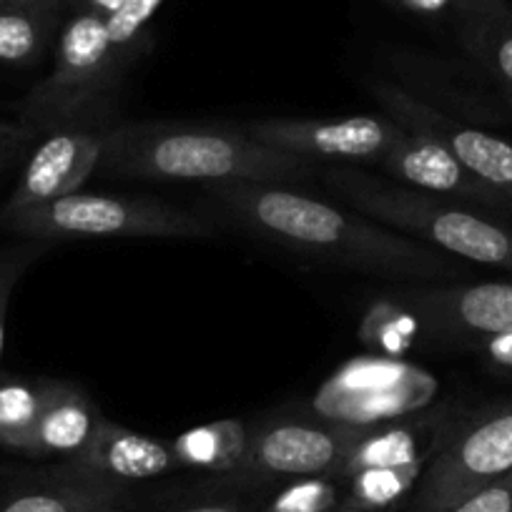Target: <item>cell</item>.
<instances>
[{
    "label": "cell",
    "instance_id": "17",
    "mask_svg": "<svg viewBox=\"0 0 512 512\" xmlns=\"http://www.w3.org/2000/svg\"><path fill=\"white\" fill-rule=\"evenodd\" d=\"M41 384V415L36 427L38 457L71 460L91 442L103 415L96 402L63 379H38Z\"/></svg>",
    "mask_w": 512,
    "mask_h": 512
},
{
    "label": "cell",
    "instance_id": "27",
    "mask_svg": "<svg viewBox=\"0 0 512 512\" xmlns=\"http://www.w3.org/2000/svg\"><path fill=\"white\" fill-rule=\"evenodd\" d=\"M38 136L23 121H0V171L8 169Z\"/></svg>",
    "mask_w": 512,
    "mask_h": 512
},
{
    "label": "cell",
    "instance_id": "7",
    "mask_svg": "<svg viewBox=\"0 0 512 512\" xmlns=\"http://www.w3.org/2000/svg\"><path fill=\"white\" fill-rule=\"evenodd\" d=\"M507 472H512V400L462 412L450 440L427 462L410 512H445Z\"/></svg>",
    "mask_w": 512,
    "mask_h": 512
},
{
    "label": "cell",
    "instance_id": "31",
    "mask_svg": "<svg viewBox=\"0 0 512 512\" xmlns=\"http://www.w3.org/2000/svg\"><path fill=\"white\" fill-rule=\"evenodd\" d=\"M76 11H86V13H96V16L108 18L123 8L128 0H68Z\"/></svg>",
    "mask_w": 512,
    "mask_h": 512
},
{
    "label": "cell",
    "instance_id": "32",
    "mask_svg": "<svg viewBox=\"0 0 512 512\" xmlns=\"http://www.w3.org/2000/svg\"><path fill=\"white\" fill-rule=\"evenodd\" d=\"M174 512H249V507H244L236 500H204L194 502V505H186Z\"/></svg>",
    "mask_w": 512,
    "mask_h": 512
},
{
    "label": "cell",
    "instance_id": "29",
    "mask_svg": "<svg viewBox=\"0 0 512 512\" xmlns=\"http://www.w3.org/2000/svg\"><path fill=\"white\" fill-rule=\"evenodd\" d=\"M510 0H457V16L460 18H500L510 16Z\"/></svg>",
    "mask_w": 512,
    "mask_h": 512
},
{
    "label": "cell",
    "instance_id": "2",
    "mask_svg": "<svg viewBox=\"0 0 512 512\" xmlns=\"http://www.w3.org/2000/svg\"><path fill=\"white\" fill-rule=\"evenodd\" d=\"M317 164L264 146L244 128L186 123H123L103 136L98 174L141 181L201 184H294L307 181Z\"/></svg>",
    "mask_w": 512,
    "mask_h": 512
},
{
    "label": "cell",
    "instance_id": "15",
    "mask_svg": "<svg viewBox=\"0 0 512 512\" xmlns=\"http://www.w3.org/2000/svg\"><path fill=\"white\" fill-rule=\"evenodd\" d=\"M63 462L126 487L131 482L156 480V477L181 470L171 442L128 430V427L106 420V417L93 432L91 442L76 457Z\"/></svg>",
    "mask_w": 512,
    "mask_h": 512
},
{
    "label": "cell",
    "instance_id": "28",
    "mask_svg": "<svg viewBox=\"0 0 512 512\" xmlns=\"http://www.w3.org/2000/svg\"><path fill=\"white\" fill-rule=\"evenodd\" d=\"M477 347H480L482 359H485L492 372L505 374V377L512 379V332L485 339Z\"/></svg>",
    "mask_w": 512,
    "mask_h": 512
},
{
    "label": "cell",
    "instance_id": "25",
    "mask_svg": "<svg viewBox=\"0 0 512 512\" xmlns=\"http://www.w3.org/2000/svg\"><path fill=\"white\" fill-rule=\"evenodd\" d=\"M51 241L26 239L21 244H11L0 249V359H3V347H6V324H8V307H11L13 292L23 274L46 254Z\"/></svg>",
    "mask_w": 512,
    "mask_h": 512
},
{
    "label": "cell",
    "instance_id": "21",
    "mask_svg": "<svg viewBox=\"0 0 512 512\" xmlns=\"http://www.w3.org/2000/svg\"><path fill=\"white\" fill-rule=\"evenodd\" d=\"M41 415V384L0 377V447L38 457L36 427Z\"/></svg>",
    "mask_w": 512,
    "mask_h": 512
},
{
    "label": "cell",
    "instance_id": "10",
    "mask_svg": "<svg viewBox=\"0 0 512 512\" xmlns=\"http://www.w3.org/2000/svg\"><path fill=\"white\" fill-rule=\"evenodd\" d=\"M372 91L382 103L384 113L395 118L410 134L430 136L455 154L465 169L492 191L505 196L512 204V141L505 136L490 134L477 126L457 121L447 113L437 111L430 103L420 101L397 83L374 81Z\"/></svg>",
    "mask_w": 512,
    "mask_h": 512
},
{
    "label": "cell",
    "instance_id": "26",
    "mask_svg": "<svg viewBox=\"0 0 512 512\" xmlns=\"http://www.w3.org/2000/svg\"><path fill=\"white\" fill-rule=\"evenodd\" d=\"M445 512H512V472L485 482Z\"/></svg>",
    "mask_w": 512,
    "mask_h": 512
},
{
    "label": "cell",
    "instance_id": "1",
    "mask_svg": "<svg viewBox=\"0 0 512 512\" xmlns=\"http://www.w3.org/2000/svg\"><path fill=\"white\" fill-rule=\"evenodd\" d=\"M209 194L246 231L309 259L405 282L455 274L432 246L284 184H216Z\"/></svg>",
    "mask_w": 512,
    "mask_h": 512
},
{
    "label": "cell",
    "instance_id": "19",
    "mask_svg": "<svg viewBox=\"0 0 512 512\" xmlns=\"http://www.w3.org/2000/svg\"><path fill=\"white\" fill-rule=\"evenodd\" d=\"M425 334L420 319L392 294L372 299L359 322V342L372 354L405 359Z\"/></svg>",
    "mask_w": 512,
    "mask_h": 512
},
{
    "label": "cell",
    "instance_id": "4",
    "mask_svg": "<svg viewBox=\"0 0 512 512\" xmlns=\"http://www.w3.org/2000/svg\"><path fill=\"white\" fill-rule=\"evenodd\" d=\"M136 56L113 48L106 18L76 11L58 36L56 63L21 103V121L36 136L76 121H106Z\"/></svg>",
    "mask_w": 512,
    "mask_h": 512
},
{
    "label": "cell",
    "instance_id": "12",
    "mask_svg": "<svg viewBox=\"0 0 512 512\" xmlns=\"http://www.w3.org/2000/svg\"><path fill=\"white\" fill-rule=\"evenodd\" d=\"M420 319L430 337L485 342L512 332V282L450 284L392 292Z\"/></svg>",
    "mask_w": 512,
    "mask_h": 512
},
{
    "label": "cell",
    "instance_id": "5",
    "mask_svg": "<svg viewBox=\"0 0 512 512\" xmlns=\"http://www.w3.org/2000/svg\"><path fill=\"white\" fill-rule=\"evenodd\" d=\"M0 224L23 239H209L204 216L154 199L73 191L43 206L3 216Z\"/></svg>",
    "mask_w": 512,
    "mask_h": 512
},
{
    "label": "cell",
    "instance_id": "13",
    "mask_svg": "<svg viewBox=\"0 0 512 512\" xmlns=\"http://www.w3.org/2000/svg\"><path fill=\"white\" fill-rule=\"evenodd\" d=\"M379 166L397 184H405L410 189L460 201V204L472 206V209L480 206V209L492 211V214H510L512 211V204L505 196L492 191L485 181H480L470 169H465L447 146L430 139V136L407 131L384 154Z\"/></svg>",
    "mask_w": 512,
    "mask_h": 512
},
{
    "label": "cell",
    "instance_id": "6",
    "mask_svg": "<svg viewBox=\"0 0 512 512\" xmlns=\"http://www.w3.org/2000/svg\"><path fill=\"white\" fill-rule=\"evenodd\" d=\"M440 379L407 359L362 354L339 364L312 397L319 420L344 427H372L435 405Z\"/></svg>",
    "mask_w": 512,
    "mask_h": 512
},
{
    "label": "cell",
    "instance_id": "3",
    "mask_svg": "<svg viewBox=\"0 0 512 512\" xmlns=\"http://www.w3.org/2000/svg\"><path fill=\"white\" fill-rule=\"evenodd\" d=\"M324 181L357 214L387 229L410 234L457 259L512 272V226L497 216L405 184H390L352 166L327 169Z\"/></svg>",
    "mask_w": 512,
    "mask_h": 512
},
{
    "label": "cell",
    "instance_id": "9",
    "mask_svg": "<svg viewBox=\"0 0 512 512\" xmlns=\"http://www.w3.org/2000/svg\"><path fill=\"white\" fill-rule=\"evenodd\" d=\"M254 141L309 161L377 164L407 134L387 113L344 118H264L244 126Z\"/></svg>",
    "mask_w": 512,
    "mask_h": 512
},
{
    "label": "cell",
    "instance_id": "16",
    "mask_svg": "<svg viewBox=\"0 0 512 512\" xmlns=\"http://www.w3.org/2000/svg\"><path fill=\"white\" fill-rule=\"evenodd\" d=\"M128 487L61 462L0 495V512H121Z\"/></svg>",
    "mask_w": 512,
    "mask_h": 512
},
{
    "label": "cell",
    "instance_id": "23",
    "mask_svg": "<svg viewBox=\"0 0 512 512\" xmlns=\"http://www.w3.org/2000/svg\"><path fill=\"white\" fill-rule=\"evenodd\" d=\"M347 497L344 475H312L287 480L262 512H342Z\"/></svg>",
    "mask_w": 512,
    "mask_h": 512
},
{
    "label": "cell",
    "instance_id": "30",
    "mask_svg": "<svg viewBox=\"0 0 512 512\" xmlns=\"http://www.w3.org/2000/svg\"><path fill=\"white\" fill-rule=\"evenodd\" d=\"M382 3H390V6L425 18H440L450 11H457V0H382Z\"/></svg>",
    "mask_w": 512,
    "mask_h": 512
},
{
    "label": "cell",
    "instance_id": "33",
    "mask_svg": "<svg viewBox=\"0 0 512 512\" xmlns=\"http://www.w3.org/2000/svg\"><path fill=\"white\" fill-rule=\"evenodd\" d=\"M63 0H0V6H53L61 8Z\"/></svg>",
    "mask_w": 512,
    "mask_h": 512
},
{
    "label": "cell",
    "instance_id": "24",
    "mask_svg": "<svg viewBox=\"0 0 512 512\" xmlns=\"http://www.w3.org/2000/svg\"><path fill=\"white\" fill-rule=\"evenodd\" d=\"M164 6V0H128L126 6L118 8L113 16L106 18V31L113 48L128 56L139 58L149 43V23L156 11Z\"/></svg>",
    "mask_w": 512,
    "mask_h": 512
},
{
    "label": "cell",
    "instance_id": "18",
    "mask_svg": "<svg viewBox=\"0 0 512 512\" xmlns=\"http://www.w3.org/2000/svg\"><path fill=\"white\" fill-rule=\"evenodd\" d=\"M249 445V427L236 417L191 427L171 440L179 467L231 475L241 465Z\"/></svg>",
    "mask_w": 512,
    "mask_h": 512
},
{
    "label": "cell",
    "instance_id": "20",
    "mask_svg": "<svg viewBox=\"0 0 512 512\" xmlns=\"http://www.w3.org/2000/svg\"><path fill=\"white\" fill-rule=\"evenodd\" d=\"M56 13L53 6H0V63L38 61L53 36Z\"/></svg>",
    "mask_w": 512,
    "mask_h": 512
},
{
    "label": "cell",
    "instance_id": "11",
    "mask_svg": "<svg viewBox=\"0 0 512 512\" xmlns=\"http://www.w3.org/2000/svg\"><path fill=\"white\" fill-rule=\"evenodd\" d=\"M106 131L103 121H76L43 134L23 166L16 189L0 209V219L81 191L98 174Z\"/></svg>",
    "mask_w": 512,
    "mask_h": 512
},
{
    "label": "cell",
    "instance_id": "8",
    "mask_svg": "<svg viewBox=\"0 0 512 512\" xmlns=\"http://www.w3.org/2000/svg\"><path fill=\"white\" fill-rule=\"evenodd\" d=\"M362 427L327 420L282 417L249 430V445L234 480H297L342 472Z\"/></svg>",
    "mask_w": 512,
    "mask_h": 512
},
{
    "label": "cell",
    "instance_id": "34",
    "mask_svg": "<svg viewBox=\"0 0 512 512\" xmlns=\"http://www.w3.org/2000/svg\"><path fill=\"white\" fill-rule=\"evenodd\" d=\"M507 106H510V108H512V98H507Z\"/></svg>",
    "mask_w": 512,
    "mask_h": 512
},
{
    "label": "cell",
    "instance_id": "22",
    "mask_svg": "<svg viewBox=\"0 0 512 512\" xmlns=\"http://www.w3.org/2000/svg\"><path fill=\"white\" fill-rule=\"evenodd\" d=\"M465 51L495 78L512 98V13L500 18H460Z\"/></svg>",
    "mask_w": 512,
    "mask_h": 512
},
{
    "label": "cell",
    "instance_id": "14",
    "mask_svg": "<svg viewBox=\"0 0 512 512\" xmlns=\"http://www.w3.org/2000/svg\"><path fill=\"white\" fill-rule=\"evenodd\" d=\"M462 410L450 405L427 407L400 420L362 427L339 475L367 467H400L427 462L445 447L460 422Z\"/></svg>",
    "mask_w": 512,
    "mask_h": 512
}]
</instances>
